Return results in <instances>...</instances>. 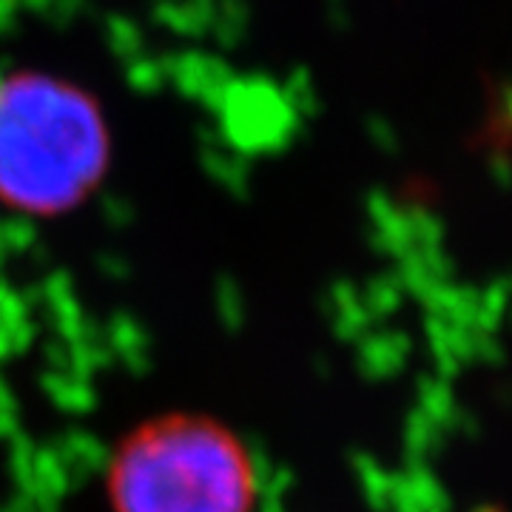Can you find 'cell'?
Listing matches in <instances>:
<instances>
[{
    "instance_id": "1",
    "label": "cell",
    "mask_w": 512,
    "mask_h": 512,
    "mask_svg": "<svg viewBox=\"0 0 512 512\" xmlns=\"http://www.w3.org/2000/svg\"><path fill=\"white\" fill-rule=\"evenodd\" d=\"M251 447L214 416L171 410L114 441L103 495L111 512H259Z\"/></svg>"
},
{
    "instance_id": "2",
    "label": "cell",
    "mask_w": 512,
    "mask_h": 512,
    "mask_svg": "<svg viewBox=\"0 0 512 512\" xmlns=\"http://www.w3.org/2000/svg\"><path fill=\"white\" fill-rule=\"evenodd\" d=\"M106 157L100 114L55 80H15L0 92V200L57 211L80 200Z\"/></svg>"
}]
</instances>
